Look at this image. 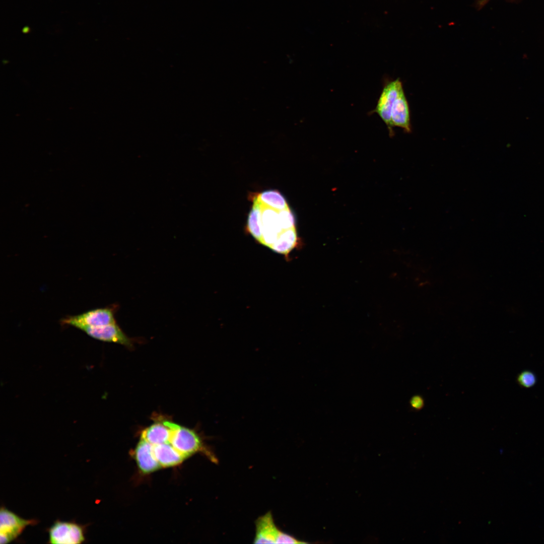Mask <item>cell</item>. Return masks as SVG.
<instances>
[{
    "label": "cell",
    "instance_id": "1",
    "mask_svg": "<svg viewBox=\"0 0 544 544\" xmlns=\"http://www.w3.org/2000/svg\"><path fill=\"white\" fill-rule=\"evenodd\" d=\"M246 230L260 244L288 256L298 242L294 216L285 197L269 189L255 194Z\"/></svg>",
    "mask_w": 544,
    "mask_h": 544
},
{
    "label": "cell",
    "instance_id": "2",
    "mask_svg": "<svg viewBox=\"0 0 544 544\" xmlns=\"http://www.w3.org/2000/svg\"><path fill=\"white\" fill-rule=\"evenodd\" d=\"M163 422L171 430L169 443L185 458L198 451H201L206 453L214 462H218L215 455L210 450H207L201 438L194 431L168 421Z\"/></svg>",
    "mask_w": 544,
    "mask_h": 544
},
{
    "label": "cell",
    "instance_id": "3",
    "mask_svg": "<svg viewBox=\"0 0 544 544\" xmlns=\"http://www.w3.org/2000/svg\"><path fill=\"white\" fill-rule=\"evenodd\" d=\"M254 543H306L280 530L275 522L271 511L259 516L255 521Z\"/></svg>",
    "mask_w": 544,
    "mask_h": 544
},
{
    "label": "cell",
    "instance_id": "4",
    "mask_svg": "<svg viewBox=\"0 0 544 544\" xmlns=\"http://www.w3.org/2000/svg\"><path fill=\"white\" fill-rule=\"evenodd\" d=\"M117 307V305L113 304L90 310L78 315L67 316L60 320V323L79 329L84 327H98L116 323L115 314Z\"/></svg>",
    "mask_w": 544,
    "mask_h": 544
},
{
    "label": "cell",
    "instance_id": "5",
    "mask_svg": "<svg viewBox=\"0 0 544 544\" xmlns=\"http://www.w3.org/2000/svg\"><path fill=\"white\" fill-rule=\"evenodd\" d=\"M48 534V542L53 544H77L85 540L84 526L73 522L56 521Z\"/></svg>",
    "mask_w": 544,
    "mask_h": 544
},
{
    "label": "cell",
    "instance_id": "6",
    "mask_svg": "<svg viewBox=\"0 0 544 544\" xmlns=\"http://www.w3.org/2000/svg\"><path fill=\"white\" fill-rule=\"evenodd\" d=\"M34 519H25L2 507L0 511V543L6 544L15 540L29 525L35 524Z\"/></svg>",
    "mask_w": 544,
    "mask_h": 544
},
{
    "label": "cell",
    "instance_id": "7",
    "mask_svg": "<svg viewBox=\"0 0 544 544\" xmlns=\"http://www.w3.org/2000/svg\"><path fill=\"white\" fill-rule=\"evenodd\" d=\"M402 89V83L399 78L386 84L374 110L384 121L391 135L393 133L391 122V109L395 99Z\"/></svg>",
    "mask_w": 544,
    "mask_h": 544
},
{
    "label": "cell",
    "instance_id": "8",
    "mask_svg": "<svg viewBox=\"0 0 544 544\" xmlns=\"http://www.w3.org/2000/svg\"><path fill=\"white\" fill-rule=\"evenodd\" d=\"M93 338L109 343H114L132 347V341L116 323L98 327H84L80 329Z\"/></svg>",
    "mask_w": 544,
    "mask_h": 544
},
{
    "label": "cell",
    "instance_id": "9",
    "mask_svg": "<svg viewBox=\"0 0 544 544\" xmlns=\"http://www.w3.org/2000/svg\"><path fill=\"white\" fill-rule=\"evenodd\" d=\"M391 122L392 127H399L407 132H411L409 107L403 89L400 91L393 104L391 112Z\"/></svg>",
    "mask_w": 544,
    "mask_h": 544
},
{
    "label": "cell",
    "instance_id": "10",
    "mask_svg": "<svg viewBox=\"0 0 544 544\" xmlns=\"http://www.w3.org/2000/svg\"><path fill=\"white\" fill-rule=\"evenodd\" d=\"M134 455L139 468L144 473L154 471L161 466L154 454L153 445L143 439L137 446Z\"/></svg>",
    "mask_w": 544,
    "mask_h": 544
},
{
    "label": "cell",
    "instance_id": "11",
    "mask_svg": "<svg viewBox=\"0 0 544 544\" xmlns=\"http://www.w3.org/2000/svg\"><path fill=\"white\" fill-rule=\"evenodd\" d=\"M153 452L160 465L164 467L176 465L185 458L169 443L153 445Z\"/></svg>",
    "mask_w": 544,
    "mask_h": 544
},
{
    "label": "cell",
    "instance_id": "12",
    "mask_svg": "<svg viewBox=\"0 0 544 544\" xmlns=\"http://www.w3.org/2000/svg\"><path fill=\"white\" fill-rule=\"evenodd\" d=\"M171 435L170 428L163 422L154 424L142 433V439L153 445L169 443Z\"/></svg>",
    "mask_w": 544,
    "mask_h": 544
},
{
    "label": "cell",
    "instance_id": "13",
    "mask_svg": "<svg viewBox=\"0 0 544 544\" xmlns=\"http://www.w3.org/2000/svg\"><path fill=\"white\" fill-rule=\"evenodd\" d=\"M517 381L522 386L529 388L535 384L536 377L532 372L524 371L518 375Z\"/></svg>",
    "mask_w": 544,
    "mask_h": 544
},
{
    "label": "cell",
    "instance_id": "14",
    "mask_svg": "<svg viewBox=\"0 0 544 544\" xmlns=\"http://www.w3.org/2000/svg\"><path fill=\"white\" fill-rule=\"evenodd\" d=\"M412 406L415 408L419 409L423 405V401L419 397H415L411 401Z\"/></svg>",
    "mask_w": 544,
    "mask_h": 544
},
{
    "label": "cell",
    "instance_id": "15",
    "mask_svg": "<svg viewBox=\"0 0 544 544\" xmlns=\"http://www.w3.org/2000/svg\"><path fill=\"white\" fill-rule=\"evenodd\" d=\"M489 1L490 0H477L476 3L477 8L479 10L481 9L489 2Z\"/></svg>",
    "mask_w": 544,
    "mask_h": 544
}]
</instances>
